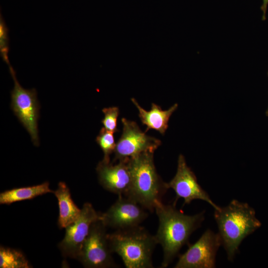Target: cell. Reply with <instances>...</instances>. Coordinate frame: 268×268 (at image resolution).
<instances>
[{"label":"cell","instance_id":"obj_1","mask_svg":"<svg viewBox=\"0 0 268 268\" xmlns=\"http://www.w3.org/2000/svg\"><path fill=\"white\" fill-rule=\"evenodd\" d=\"M155 211L159 220L155 237L163 251L161 268H165L177 256L183 246L189 244L190 236L204 219V211L186 215L177 209L174 203L164 204L162 202L157 205Z\"/></svg>","mask_w":268,"mask_h":268},{"label":"cell","instance_id":"obj_2","mask_svg":"<svg viewBox=\"0 0 268 268\" xmlns=\"http://www.w3.org/2000/svg\"><path fill=\"white\" fill-rule=\"evenodd\" d=\"M214 217L229 261H233L242 241L261 225L255 210L248 203L236 200L215 210Z\"/></svg>","mask_w":268,"mask_h":268},{"label":"cell","instance_id":"obj_3","mask_svg":"<svg viewBox=\"0 0 268 268\" xmlns=\"http://www.w3.org/2000/svg\"><path fill=\"white\" fill-rule=\"evenodd\" d=\"M154 152L147 151L129 158L131 185L127 196L151 212L162 202L168 189L157 172Z\"/></svg>","mask_w":268,"mask_h":268},{"label":"cell","instance_id":"obj_4","mask_svg":"<svg viewBox=\"0 0 268 268\" xmlns=\"http://www.w3.org/2000/svg\"><path fill=\"white\" fill-rule=\"evenodd\" d=\"M112 253L117 254L127 268H153L152 255L158 244L155 235L137 226L108 234Z\"/></svg>","mask_w":268,"mask_h":268},{"label":"cell","instance_id":"obj_5","mask_svg":"<svg viewBox=\"0 0 268 268\" xmlns=\"http://www.w3.org/2000/svg\"><path fill=\"white\" fill-rule=\"evenodd\" d=\"M9 72L14 81L11 91V108L15 115L30 134L35 146L39 145L38 120L39 104L35 89H26L20 84L15 70L8 66Z\"/></svg>","mask_w":268,"mask_h":268},{"label":"cell","instance_id":"obj_6","mask_svg":"<svg viewBox=\"0 0 268 268\" xmlns=\"http://www.w3.org/2000/svg\"><path fill=\"white\" fill-rule=\"evenodd\" d=\"M106 228L100 220L91 225L88 235L77 258L84 267H117L112 256Z\"/></svg>","mask_w":268,"mask_h":268},{"label":"cell","instance_id":"obj_7","mask_svg":"<svg viewBox=\"0 0 268 268\" xmlns=\"http://www.w3.org/2000/svg\"><path fill=\"white\" fill-rule=\"evenodd\" d=\"M122 134L116 143L113 162L131 158L147 151L154 152L161 144V141L143 132L135 122L121 119Z\"/></svg>","mask_w":268,"mask_h":268},{"label":"cell","instance_id":"obj_8","mask_svg":"<svg viewBox=\"0 0 268 268\" xmlns=\"http://www.w3.org/2000/svg\"><path fill=\"white\" fill-rule=\"evenodd\" d=\"M188 250L179 256L175 268H213L215 257L222 245L220 237L211 230H206L193 244H188Z\"/></svg>","mask_w":268,"mask_h":268},{"label":"cell","instance_id":"obj_9","mask_svg":"<svg viewBox=\"0 0 268 268\" xmlns=\"http://www.w3.org/2000/svg\"><path fill=\"white\" fill-rule=\"evenodd\" d=\"M100 218V213L91 203L83 204L79 216L65 228V237L58 245L64 257L77 259L91 225Z\"/></svg>","mask_w":268,"mask_h":268},{"label":"cell","instance_id":"obj_10","mask_svg":"<svg viewBox=\"0 0 268 268\" xmlns=\"http://www.w3.org/2000/svg\"><path fill=\"white\" fill-rule=\"evenodd\" d=\"M148 215L146 209L135 201L121 196L106 212L100 213V220L106 227L120 230L139 226Z\"/></svg>","mask_w":268,"mask_h":268},{"label":"cell","instance_id":"obj_11","mask_svg":"<svg viewBox=\"0 0 268 268\" xmlns=\"http://www.w3.org/2000/svg\"><path fill=\"white\" fill-rule=\"evenodd\" d=\"M168 189H172L175 194L176 204L180 198L184 199L183 205L190 204L193 200H201L210 204L215 210L220 208L210 199L208 194L198 182L197 177L188 166L185 157L180 154L178 159L177 172L173 178L166 183Z\"/></svg>","mask_w":268,"mask_h":268},{"label":"cell","instance_id":"obj_12","mask_svg":"<svg viewBox=\"0 0 268 268\" xmlns=\"http://www.w3.org/2000/svg\"><path fill=\"white\" fill-rule=\"evenodd\" d=\"M129 158L118 161L117 164L103 160L96 167L100 185L106 190L118 196H127L131 188V174Z\"/></svg>","mask_w":268,"mask_h":268},{"label":"cell","instance_id":"obj_13","mask_svg":"<svg viewBox=\"0 0 268 268\" xmlns=\"http://www.w3.org/2000/svg\"><path fill=\"white\" fill-rule=\"evenodd\" d=\"M131 100L138 111V117L141 122L146 126L145 132L153 129L162 135L164 134L168 127L170 118L177 109L178 104L176 103L168 109L163 110L159 105L152 103L151 109L146 111L139 105L134 98H132Z\"/></svg>","mask_w":268,"mask_h":268},{"label":"cell","instance_id":"obj_14","mask_svg":"<svg viewBox=\"0 0 268 268\" xmlns=\"http://www.w3.org/2000/svg\"><path fill=\"white\" fill-rule=\"evenodd\" d=\"M58 201L59 215L58 225L60 228H66L79 216L81 209L73 201L67 184L60 182L58 188L53 192Z\"/></svg>","mask_w":268,"mask_h":268},{"label":"cell","instance_id":"obj_15","mask_svg":"<svg viewBox=\"0 0 268 268\" xmlns=\"http://www.w3.org/2000/svg\"><path fill=\"white\" fill-rule=\"evenodd\" d=\"M50 184L45 182L32 186L14 188L0 194V203L10 204L17 201L33 199L38 196L53 193Z\"/></svg>","mask_w":268,"mask_h":268},{"label":"cell","instance_id":"obj_16","mask_svg":"<svg viewBox=\"0 0 268 268\" xmlns=\"http://www.w3.org/2000/svg\"><path fill=\"white\" fill-rule=\"evenodd\" d=\"M31 267L22 252L15 249L0 246V268H29Z\"/></svg>","mask_w":268,"mask_h":268},{"label":"cell","instance_id":"obj_17","mask_svg":"<svg viewBox=\"0 0 268 268\" xmlns=\"http://www.w3.org/2000/svg\"><path fill=\"white\" fill-rule=\"evenodd\" d=\"M113 134L114 133L107 131L103 127L100 131L96 138L97 143L104 153L102 160L107 163L110 162V156L114 152L116 146Z\"/></svg>","mask_w":268,"mask_h":268},{"label":"cell","instance_id":"obj_18","mask_svg":"<svg viewBox=\"0 0 268 268\" xmlns=\"http://www.w3.org/2000/svg\"><path fill=\"white\" fill-rule=\"evenodd\" d=\"M104 117L102 120L104 128L108 131L115 133L119 131L117 119L119 115V109L117 107H110L102 109Z\"/></svg>","mask_w":268,"mask_h":268},{"label":"cell","instance_id":"obj_19","mask_svg":"<svg viewBox=\"0 0 268 268\" xmlns=\"http://www.w3.org/2000/svg\"><path fill=\"white\" fill-rule=\"evenodd\" d=\"M8 28L7 27L3 17L0 14V53L2 60L8 66L10 65L8 59L9 51V38L8 37Z\"/></svg>","mask_w":268,"mask_h":268},{"label":"cell","instance_id":"obj_20","mask_svg":"<svg viewBox=\"0 0 268 268\" xmlns=\"http://www.w3.org/2000/svg\"><path fill=\"white\" fill-rule=\"evenodd\" d=\"M268 5V0H263V3L261 5V10L263 12L262 20H265L266 19V13Z\"/></svg>","mask_w":268,"mask_h":268},{"label":"cell","instance_id":"obj_21","mask_svg":"<svg viewBox=\"0 0 268 268\" xmlns=\"http://www.w3.org/2000/svg\"><path fill=\"white\" fill-rule=\"evenodd\" d=\"M266 115H267V116H268V108L267 111L266 112Z\"/></svg>","mask_w":268,"mask_h":268}]
</instances>
